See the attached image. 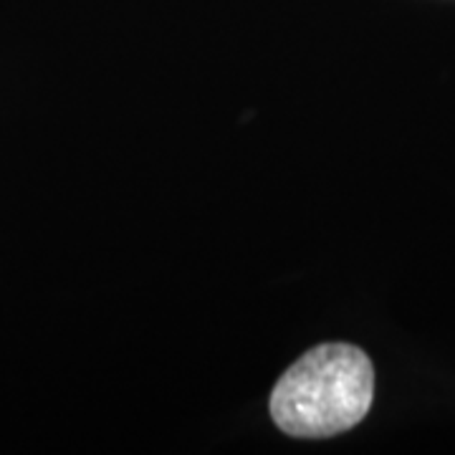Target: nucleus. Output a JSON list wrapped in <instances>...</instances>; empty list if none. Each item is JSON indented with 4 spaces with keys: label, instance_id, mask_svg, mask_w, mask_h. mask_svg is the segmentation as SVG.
Here are the masks:
<instances>
[{
    "label": "nucleus",
    "instance_id": "1",
    "mask_svg": "<svg viewBox=\"0 0 455 455\" xmlns=\"http://www.w3.org/2000/svg\"><path fill=\"white\" fill-rule=\"evenodd\" d=\"M374 400V367L355 344H319L281 374L271 418L293 438H334L359 425Z\"/></svg>",
    "mask_w": 455,
    "mask_h": 455
}]
</instances>
